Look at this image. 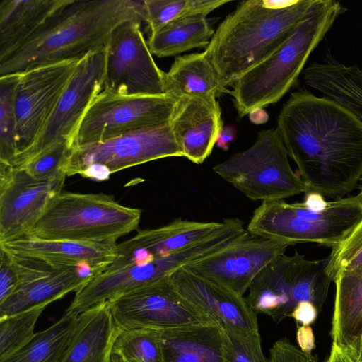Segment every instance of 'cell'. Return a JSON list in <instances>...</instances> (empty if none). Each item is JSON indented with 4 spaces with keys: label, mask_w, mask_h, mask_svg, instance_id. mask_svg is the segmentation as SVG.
Masks as SVG:
<instances>
[{
    "label": "cell",
    "mask_w": 362,
    "mask_h": 362,
    "mask_svg": "<svg viewBox=\"0 0 362 362\" xmlns=\"http://www.w3.org/2000/svg\"><path fill=\"white\" fill-rule=\"evenodd\" d=\"M276 128L308 191L334 197L356 188L362 177V122L350 110L300 89L283 105Z\"/></svg>",
    "instance_id": "6da1fadb"
},
{
    "label": "cell",
    "mask_w": 362,
    "mask_h": 362,
    "mask_svg": "<svg viewBox=\"0 0 362 362\" xmlns=\"http://www.w3.org/2000/svg\"><path fill=\"white\" fill-rule=\"evenodd\" d=\"M146 21L144 0H73L33 38L0 59V76L69 60L106 47L127 21Z\"/></svg>",
    "instance_id": "7a4b0ae2"
},
{
    "label": "cell",
    "mask_w": 362,
    "mask_h": 362,
    "mask_svg": "<svg viewBox=\"0 0 362 362\" xmlns=\"http://www.w3.org/2000/svg\"><path fill=\"white\" fill-rule=\"evenodd\" d=\"M313 0H246L219 24L204 53L222 86L232 87L291 33Z\"/></svg>",
    "instance_id": "3957f363"
},
{
    "label": "cell",
    "mask_w": 362,
    "mask_h": 362,
    "mask_svg": "<svg viewBox=\"0 0 362 362\" xmlns=\"http://www.w3.org/2000/svg\"><path fill=\"white\" fill-rule=\"evenodd\" d=\"M344 11L338 1L313 0L289 36L228 91L239 117L277 103L296 85L310 55Z\"/></svg>",
    "instance_id": "277c9868"
},
{
    "label": "cell",
    "mask_w": 362,
    "mask_h": 362,
    "mask_svg": "<svg viewBox=\"0 0 362 362\" xmlns=\"http://www.w3.org/2000/svg\"><path fill=\"white\" fill-rule=\"evenodd\" d=\"M362 218V201L349 196L326 201L307 191L302 202L264 201L253 212L247 230L288 246L313 243L332 247Z\"/></svg>",
    "instance_id": "5b68a950"
},
{
    "label": "cell",
    "mask_w": 362,
    "mask_h": 362,
    "mask_svg": "<svg viewBox=\"0 0 362 362\" xmlns=\"http://www.w3.org/2000/svg\"><path fill=\"white\" fill-rule=\"evenodd\" d=\"M141 217V209L124 206L112 195L62 191L25 237L116 243L137 229Z\"/></svg>",
    "instance_id": "8992f818"
},
{
    "label": "cell",
    "mask_w": 362,
    "mask_h": 362,
    "mask_svg": "<svg viewBox=\"0 0 362 362\" xmlns=\"http://www.w3.org/2000/svg\"><path fill=\"white\" fill-rule=\"evenodd\" d=\"M327 257L308 259L296 252L269 262L255 277L245 300L257 314L279 323L300 302H310L318 312L327 296L332 280L325 273Z\"/></svg>",
    "instance_id": "52a82bcc"
},
{
    "label": "cell",
    "mask_w": 362,
    "mask_h": 362,
    "mask_svg": "<svg viewBox=\"0 0 362 362\" xmlns=\"http://www.w3.org/2000/svg\"><path fill=\"white\" fill-rule=\"evenodd\" d=\"M288 157L277 128H272L259 132L250 148L215 165L213 170L252 200H284L308 191Z\"/></svg>",
    "instance_id": "ba28073f"
},
{
    "label": "cell",
    "mask_w": 362,
    "mask_h": 362,
    "mask_svg": "<svg viewBox=\"0 0 362 362\" xmlns=\"http://www.w3.org/2000/svg\"><path fill=\"white\" fill-rule=\"evenodd\" d=\"M168 157H183L170 122L74 147L66 176L104 181L122 170Z\"/></svg>",
    "instance_id": "9c48e42d"
},
{
    "label": "cell",
    "mask_w": 362,
    "mask_h": 362,
    "mask_svg": "<svg viewBox=\"0 0 362 362\" xmlns=\"http://www.w3.org/2000/svg\"><path fill=\"white\" fill-rule=\"evenodd\" d=\"M178 98L121 95L102 90L83 115L73 145L78 147L170 122Z\"/></svg>",
    "instance_id": "30bf717a"
},
{
    "label": "cell",
    "mask_w": 362,
    "mask_h": 362,
    "mask_svg": "<svg viewBox=\"0 0 362 362\" xmlns=\"http://www.w3.org/2000/svg\"><path fill=\"white\" fill-rule=\"evenodd\" d=\"M107 303L119 330H162L218 322L182 297L168 276L137 287Z\"/></svg>",
    "instance_id": "8fae6325"
},
{
    "label": "cell",
    "mask_w": 362,
    "mask_h": 362,
    "mask_svg": "<svg viewBox=\"0 0 362 362\" xmlns=\"http://www.w3.org/2000/svg\"><path fill=\"white\" fill-rule=\"evenodd\" d=\"M79 60L43 66L20 74L15 95L17 156L21 166L42 133Z\"/></svg>",
    "instance_id": "7c38bea8"
},
{
    "label": "cell",
    "mask_w": 362,
    "mask_h": 362,
    "mask_svg": "<svg viewBox=\"0 0 362 362\" xmlns=\"http://www.w3.org/2000/svg\"><path fill=\"white\" fill-rule=\"evenodd\" d=\"M139 21H127L112 33L106 45L103 90L121 95L167 93L165 72L154 62Z\"/></svg>",
    "instance_id": "4fadbf2b"
},
{
    "label": "cell",
    "mask_w": 362,
    "mask_h": 362,
    "mask_svg": "<svg viewBox=\"0 0 362 362\" xmlns=\"http://www.w3.org/2000/svg\"><path fill=\"white\" fill-rule=\"evenodd\" d=\"M11 255L18 284L11 296L0 303V318L40 306L47 307L69 293H77L95 276L93 268L86 263L64 265L35 257Z\"/></svg>",
    "instance_id": "5bb4252c"
},
{
    "label": "cell",
    "mask_w": 362,
    "mask_h": 362,
    "mask_svg": "<svg viewBox=\"0 0 362 362\" xmlns=\"http://www.w3.org/2000/svg\"><path fill=\"white\" fill-rule=\"evenodd\" d=\"M66 177L40 180L22 168L0 163V243L25 237L62 191Z\"/></svg>",
    "instance_id": "9a60e30c"
},
{
    "label": "cell",
    "mask_w": 362,
    "mask_h": 362,
    "mask_svg": "<svg viewBox=\"0 0 362 362\" xmlns=\"http://www.w3.org/2000/svg\"><path fill=\"white\" fill-rule=\"evenodd\" d=\"M105 65L106 47L79 60L51 117L23 163L54 143L70 141L73 144L83 115L103 90Z\"/></svg>",
    "instance_id": "2e32d148"
},
{
    "label": "cell",
    "mask_w": 362,
    "mask_h": 362,
    "mask_svg": "<svg viewBox=\"0 0 362 362\" xmlns=\"http://www.w3.org/2000/svg\"><path fill=\"white\" fill-rule=\"evenodd\" d=\"M288 247L247 230L229 247L182 267L243 296L258 274L269 262L284 254Z\"/></svg>",
    "instance_id": "e0dca14e"
},
{
    "label": "cell",
    "mask_w": 362,
    "mask_h": 362,
    "mask_svg": "<svg viewBox=\"0 0 362 362\" xmlns=\"http://www.w3.org/2000/svg\"><path fill=\"white\" fill-rule=\"evenodd\" d=\"M176 291L226 330L259 333L257 314L245 298L219 283L181 267L168 275Z\"/></svg>",
    "instance_id": "ac0fdd59"
},
{
    "label": "cell",
    "mask_w": 362,
    "mask_h": 362,
    "mask_svg": "<svg viewBox=\"0 0 362 362\" xmlns=\"http://www.w3.org/2000/svg\"><path fill=\"white\" fill-rule=\"evenodd\" d=\"M223 223V220L201 222L179 218L159 228L139 230L130 239L117 244V257L105 269L147 264L168 256L210 236Z\"/></svg>",
    "instance_id": "d6986e66"
},
{
    "label": "cell",
    "mask_w": 362,
    "mask_h": 362,
    "mask_svg": "<svg viewBox=\"0 0 362 362\" xmlns=\"http://www.w3.org/2000/svg\"><path fill=\"white\" fill-rule=\"evenodd\" d=\"M170 125L183 157L201 164L223 127L219 103L216 98H179Z\"/></svg>",
    "instance_id": "ffe728a7"
},
{
    "label": "cell",
    "mask_w": 362,
    "mask_h": 362,
    "mask_svg": "<svg viewBox=\"0 0 362 362\" xmlns=\"http://www.w3.org/2000/svg\"><path fill=\"white\" fill-rule=\"evenodd\" d=\"M158 332L163 362H232L228 336L218 322Z\"/></svg>",
    "instance_id": "44dd1931"
},
{
    "label": "cell",
    "mask_w": 362,
    "mask_h": 362,
    "mask_svg": "<svg viewBox=\"0 0 362 362\" xmlns=\"http://www.w3.org/2000/svg\"><path fill=\"white\" fill-rule=\"evenodd\" d=\"M0 248L16 255L42 259L64 265L88 264L95 276L117 257V243H83L24 237L0 243Z\"/></svg>",
    "instance_id": "7402d4cb"
},
{
    "label": "cell",
    "mask_w": 362,
    "mask_h": 362,
    "mask_svg": "<svg viewBox=\"0 0 362 362\" xmlns=\"http://www.w3.org/2000/svg\"><path fill=\"white\" fill-rule=\"evenodd\" d=\"M73 0H1L0 59L37 34Z\"/></svg>",
    "instance_id": "603a6c76"
},
{
    "label": "cell",
    "mask_w": 362,
    "mask_h": 362,
    "mask_svg": "<svg viewBox=\"0 0 362 362\" xmlns=\"http://www.w3.org/2000/svg\"><path fill=\"white\" fill-rule=\"evenodd\" d=\"M119 331L107 301L93 305L78 314L60 362H110Z\"/></svg>",
    "instance_id": "cb8c5ba5"
},
{
    "label": "cell",
    "mask_w": 362,
    "mask_h": 362,
    "mask_svg": "<svg viewBox=\"0 0 362 362\" xmlns=\"http://www.w3.org/2000/svg\"><path fill=\"white\" fill-rule=\"evenodd\" d=\"M305 85L343 105L362 122V69L328 54L303 71Z\"/></svg>",
    "instance_id": "d4e9b609"
},
{
    "label": "cell",
    "mask_w": 362,
    "mask_h": 362,
    "mask_svg": "<svg viewBox=\"0 0 362 362\" xmlns=\"http://www.w3.org/2000/svg\"><path fill=\"white\" fill-rule=\"evenodd\" d=\"M167 93L177 98H216L228 93L204 52L177 56L165 72Z\"/></svg>",
    "instance_id": "484cf974"
},
{
    "label": "cell",
    "mask_w": 362,
    "mask_h": 362,
    "mask_svg": "<svg viewBox=\"0 0 362 362\" xmlns=\"http://www.w3.org/2000/svg\"><path fill=\"white\" fill-rule=\"evenodd\" d=\"M334 283L331 337L334 344L351 354L362 335V271L341 274Z\"/></svg>",
    "instance_id": "4316f807"
},
{
    "label": "cell",
    "mask_w": 362,
    "mask_h": 362,
    "mask_svg": "<svg viewBox=\"0 0 362 362\" xmlns=\"http://www.w3.org/2000/svg\"><path fill=\"white\" fill-rule=\"evenodd\" d=\"M214 31L206 16H189L170 22L150 33L147 43L152 54L175 56L194 48L206 47Z\"/></svg>",
    "instance_id": "83f0119b"
},
{
    "label": "cell",
    "mask_w": 362,
    "mask_h": 362,
    "mask_svg": "<svg viewBox=\"0 0 362 362\" xmlns=\"http://www.w3.org/2000/svg\"><path fill=\"white\" fill-rule=\"evenodd\" d=\"M78 313L65 311L48 328L35 334L25 345L0 358V362H60L65 353Z\"/></svg>",
    "instance_id": "f1b7e54d"
},
{
    "label": "cell",
    "mask_w": 362,
    "mask_h": 362,
    "mask_svg": "<svg viewBox=\"0 0 362 362\" xmlns=\"http://www.w3.org/2000/svg\"><path fill=\"white\" fill-rule=\"evenodd\" d=\"M228 0H144L146 23L149 34L170 22L194 16H206L229 3Z\"/></svg>",
    "instance_id": "f546056e"
},
{
    "label": "cell",
    "mask_w": 362,
    "mask_h": 362,
    "mask_svg": "<svg viewBox=\"0 0 362 362\" xmlns=\"http://www.w3.org/2000/svg\"><path fill=\"white\" fill-rule=\"evenodd\" d=\"M20 74L0 76V162L12 165L17 156L15 95Z\"/></svg>",
    "instance_id": "4dcf8cb0"
},
{
    "label": "cell",
    "mask_w": 362,
    "mask_h": 362,
    "mask_svg": "<svg viewBox=\"0 0 362 362\" xmlns=\"http://www.w3.org/2000/svg\"><path fill=\"white\" fill-rule=\"evenodd\" d=\"M112 353L132 362H163L159 332L150 329L119 330Z\"/></svg>",
    "instance_id": "1f68e13d"
},
{
    "label": "cell",
    "mask_w": 362,
    "mask_h": 362,
    "mask_svg": "<svg viewBox=\"0 0 362 362\" xmlns=\"http://www.w3.org/2000/svg\"><path fill=\"white\" fill-rule=\"evenodd\" d=\"M327 259L325 273L332 281L341 274L362 271V218L332 247Z\"/></svg>",
    "instance_id": "d6a6232c"
},
{
    "label": "cell",
    "mask_w": 362,
    "mask_h": 362,
    "mask_svg": "<svg viewBox=\"0 0 362 362\" xmlns=\"http://www.w3.org/2000/svg\"><path fill=\"white\" fill-rule=\"evenodd\" d=\"M45 306L0 318V358L25 345L35 335L37 321Z\"/></svg>",
    "instance_id": "836d02e7"
},
{
    "label": "cell",
    "mask_w": 362,
    "mask_h": 362,
    "mask_svg": "<svg viewBox=\"0 0 362 362\" xmlns=\"http://www.w3.org/2000/svg\"><path fill=\"white\" fill-rule=\"evenodd\" d=\"M74 149L71 141H61L35 154L18 168L25 169L30 175L40 180L66 175Z\"/></svg>",
    "instance_id": "e575fe53"
},
{
    "label": "cell",
    "mask_w": 362,
    "mask_h": 362,
    "mask_svg": "<svg viewBox=\"0 0 362 362\" xmlns=\"http://www.w3.org/2000/svg\"><path fill=\"white\" fill-rule=\"evenodd\" d=\"M226 331L230 340L232 362H268L262 351L259 333Z\"/></svg>",
    "instance_id": "d590c367"
},
{
    "label": "cell",
    "mask_w": 362,
    "mask_h": 362,
    "mask_svg": "<svg viewBox=\"0 0 362 362\" xmlns=\"http://www.w3.org/2000/svg\"><path fill=\"white\" fill-rule=\"evenodd\" d=\"M18 275L11 253L0 248V303L16 289Z\"/></svg>",
    "instance_id": "8d00e7d4"
},
{
    "label": "cell",
    "mask_w": 362,
    "mask_h": 362,
    "mask_svg": "<svg viewBox=\"0 0 362 362\" xmlns=\"http://www.w3.org/2000/svg\"><path fill=\"white\" fill-rule=\"evenodd\" d=\"M268 362H315L311 355L303 353L288 339L276 341L269 350Z\"/></svg>",
    "instance_id": "74e56055"
},
{
    "label": "cell",
    "mask_w": 362,
    "mask_h": 362,
    "mask_svg": "<svg viewBox=\"0 0 362 362\" xmlns=\"http://www.w3.org/2000/svg\"><path fill=\"white\" fill-rule=\"evenodd\" d=\"M318 310L316 307L310 302L299 303L290 315L296 322L302 325L309 326L317 319Z\"/></svg>",
    "instance_id": "f35d334b"
},
{
    "label": "cell",
    "mask_w": 362,
    "mask_h": 362,
    "mask_svg": "<svg viewBox=\"0 0 362 362\" xmlns=\"http://www.w3.org/2000/svg\"><path fill=\"white\" fill-rule=\"evenodd\" d=\"M296 339L300 350L308 355H311L315 348V337L310 326H298Z\"/></svg>",
    "instance_id": "ab89813d"
},
{
    "label": "cell",
    "mask_w": 362,
    "mask_h": 362,
    "mask_svg": "<svg viewBox=\"0 0 362 362\" xmlns=\"http://www.w3.org/2000/svg\"><path fill=\"white\" fill-rule=\"evenodd\" d=\"M235 135L236 129L233 126H223L216 142L217 147L223 151L228 150L230 144L235 139Z\"/></svg>",
    "instance_id": "60d3db41"
},
{
    "label": "cell",
    "mask_w": 362,
    "mask_h": 362,
    "mask_svg": "<svg viewBox=\"0 0 362 362\" xmlns=\"http://www.w3.org/2000/svg\"><path fill=\"white\" fill-rule=\"evenodd\" d=\"M326 362H358L346 350L332 344L329 356Z\"/></svg>",
    "instance_id": "b9f144b4"
},
{
    "label": "cell",
    "mask_w": 362,
    "mask_h": 362,
    "mask_svg": "<svg viewBox=\"0 0 362 362\" xmlns=\"http://www.w3.org/2000/svg\"><path fill=\"white\" fill-rule=\"evenodd\" d=\"M350 354V353H349ZM358 362H362V335L355 346L354 351L350 354Z\"/></svg>",
    "instance_id": "7bdbcfd3"
},
{
    "label": "cell",
    "mask_w": 362,
    "mask_h": 362,
    "mask_svg": "<svg viewBox=\"0 0 362 362\" xmlns=\"http://www.w3.org/2000/svg\"><path fill=\"white\" fill-rule=\"evenodd\" d=\"M110 362H132L126 360L116 354H112Z\"/></svg>",
    "instance_id": "ee69618b"
},
{
    "label": "cell",
    "mask_w": 362,
    "mask_h": 362,
    "mask_svg": "<svg viewBox=\"0 0 362 362\" xmlns=\"http://www.w3.org/2000/svg\"><path fill=\"white\" fill-rule=\"evenodd\" d=\"M358 195L359 196V197L361 198V199L362 201V187H361V190H360L359 193L358 194Z\"/></svg>",
    "instance_id": "f6af8a7d"
}]
</instances>
